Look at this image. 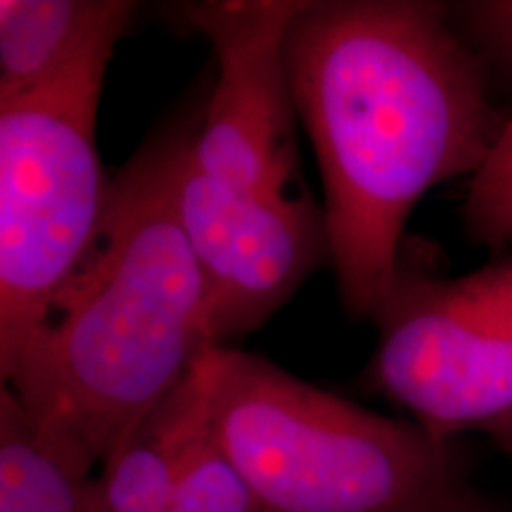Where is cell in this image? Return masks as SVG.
Returning a JSON list of instances; mask_svg holds the SVG:
<instances>
[{
	"mask_svg": "<svg viewBox=\"0 0 512 512\" xmlns=\"http://www.w3.org/2000/svg\"><path fill=\"white\" fill-rule=\"evenodd\" d=\"M287 67L323 176L339 297L354 318H373L415 204L475 176L501 133L486 64L448 5L304 0Z\"/></svg>",
	"mask_w": 512,
	"mask_h": 512,
	"instance_id": "obj_1",
	"label": "cell"
},
{
	"mask_svg": "<svg viewBox=\"0 0 512 512\" xmlns=\"http://www.w3.org/2000/svg\"><path fill=\"white\" fill-rule=\"evenodd\" d=\"M197 126L181 117L159 128L110 176L91 245L5 382L38 430L93 475L219 349L176 211L178 169Z\"/></svg>",
	"mask_w": 512,
	"mask_h": 512,
	"instance_id": "obj_2",
	"label": "cell"
},
{
	"mask_svg": "<svg viewBox=\"0 0 512 512\" xmlns=\"http://www.w3.org/2000/svg\"><path fill=\"white\" fill-rule=\"evenodd\" d=\"M211 444L259 512H470L448 441L219 349Z\"/></svg>",
	"mask_w": 512,
	"mask_h": 512,
	"instance_id": "obj_3",
	"label": "cell"
},
{
	"mask_svg": "<svg viewBox=\"0 0 512 512\" xmlns=\"http://www.w3.org/2000/svg\"><path fill=\"white\" fill-rule=\"evenodd\" d=\"M138 5L41 91L0 105V377L15 373L107 204L95 126L105 76Z\"/></svg>",
	"mask_w": 512,
	"mask_h": 512,
	"instance_id": "obj_4",
	"label": "cell"
},
{
	"mask_svg": "<svg viewBox=\"0 0 512 512\" xmlns=\"http://www.w3.org/2000/svg\"><path fill=\"white\" fill-rule=\"evenodd\" d=\"M373 320L384 396L434 437L489 434L512 456V254L458 278L399 264Z\"/></svg>",
	"mask_w": 512,
	"mask_h": 512,
	"instance_id": "obj_5",
	"label": "cell"
},
{
	"mask_svg": "<svg viewBox=\"0 0 512 512\" xmlns=\"http://www.w3.org/2000/svg\"><path fill=\"white\" fill-rule=\"evenodd\" d=\"M190 150L178 169L176 211L202 278L209 335L223 347L261 328L330 261L328 226L309 200L211 176Z\"/></svg>",
	"mask_w": 512,
	"mask_h": 512,
	"instance_id": "obj_6",
	"label": "cell"
},
{
	"mask_svg": "<svg viewBox=\"0 0 512 512\" xmlns=\"http://www.w3.org/2000/svg\"><path fill=\"white\" fill-rule=\"evenodd\" d=\"M304 0H207L178 22L214 48L219 79L200 114L192 162L242 188L287 195L297 171L287 36Z\"/></svg>",
	"mask_w": 512,
	"mask_h": 512,
	"instance_id": "obj_7",
	"label": "cell"
},
{
	"mask_svg": "<svg viewBox=\"0 0 512 512\" xmlns=\"http://www.w3.org/2000/svg\"><path fill=\"white\" fill-rule=\"evenodd\" d=\"M219 349L204 356L121 439L88 482L83 512H159L169 503L211 444Z\"/></svg>",
	"mask_w": 512,
	"mask_h": 512,
	"instance_id": "obj_8",
	"label": "cell"
},
{
	"mask_svg": "<svg viewBox=\"0 0 512 512\" xmlns=\"http://www.w3.org/2000/svg\"><path fill=\"white\" fill-rule=\"evenodd\" d=\"M128 0H0V105L41 91Z\"/></svg>",
	"mask_w": 512,
	"mask_h": 512,
	"instance_id": "obj_9",
	"label": "cell"
},
{
	"mask_svg": "<svg viewBox=\"0 0 512 512\" xmlns=\"http://www.w3.org/2000/svg\"><path fill=\"white\" fill-rule=\"evenodd\" d=\"M93 472L0 389V512H83Z\"/></svg>",
	"mask_w": 512,
	"mask_h": 512,
	"instance_id": "obj_10",
	"label": "cell"
},
{
	"mask_svg": "<svg viewBox=\"0 0 512 512\" xmlns=\"http://www.w3.org/2000/svg\"><path fill=\"white\" fill-rule=\"evenodd\" d=\"M467 238L491 249L512 247V117L472 176L463 204Z\"/></svg>",
	"mask_w": 512,
	"mask_h": 512,
	"instance_id": "obj_11",
	"label": "cell"
},
{
	"mask_svg": "<svg viewBox=\"0 0 512 512\" xmlns=\"http://www.w3.org/2000/svg\"><path fill=\"white\" fill-rule=\"evenodd\" d=\"M159 512H259V505L233 465L209 444Z\"/></svg>",
	"mask_w": 512,
	"mask_h": 512,
	"instance_id": "obj_12",
	"label": "cell"
},
{
	"mask_svg": "<svg viewBox=\"0 0 512 512\" xmlns=\"http://www.w3.org/2000/svg\"><path fill=\"white\" fill-rule=\"evenodd\" d=\"M451 17L486 67L512 76V0L463 3Z\"/></svg>",
	"mask_w": 512,
	"mask_h": 512,
	"instance_id": "obj_13",
	"label": "cell"
}]
</instances>
